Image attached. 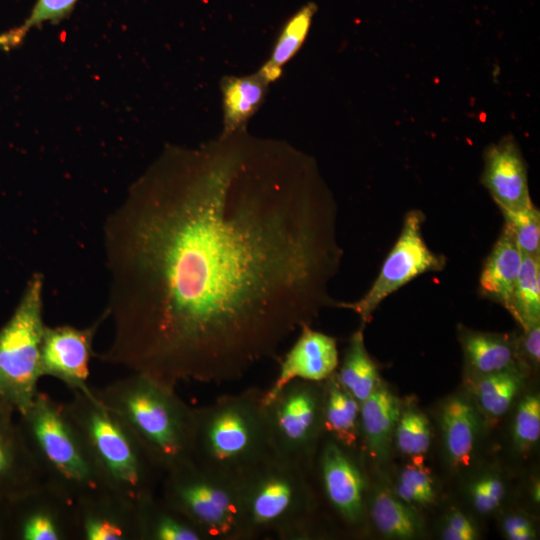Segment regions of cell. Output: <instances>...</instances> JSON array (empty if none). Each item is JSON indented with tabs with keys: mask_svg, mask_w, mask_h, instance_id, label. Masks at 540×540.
Listing matches in <instances>:
<instances>
[{
	"mask_svg": "<svg viewBox=\"0 0 540 540\" xmlns=\"http://www.w3.org/2000/svg\"><path fill=\"white\" fill-rule=\"evenodd\" d=\"M104 363L175 388L237 380L319 312L343 250L337 206L294 151L223 142L166 157L104 226Z\"/></svg>",
	"mask_w": 540,
	"mask_h": 540,
	"instance_id": "1",
	"label": "cell"
},
{
	"mask_svg": "<svg viewBox=\"0 0 540 540\" xmlns=\"http://www.w3.org/2000/svg\"><path fill=\"white\" fill-rule=\"evenodd\" d=\"M91 391L122 420L162 474L191 460L193 407L175 388L131 372Z\"/></svg>",
	"mask_w": 540,
	"mask_h": 540,
	"instance_id": "2",
	"label": "cell"
},
{
	"mask_svg": "<svg viewBox=\"0 0 540 540\" xmlns=\"http://www.w3.org/2000/svg\"><path fill=\"white\" fill-rule=\"evenodd\" d=\"M272 453L264 390L251 387L193 407L191 459L201 468L240 480Z\"/></svg>",
	"mask_w": 540,
	"mask_h": 540,
	"instance_id": "3",
	"label": "cell"
},
{
	"mask_svg": "<svg viewBox=\"0 0 540 540\" xmlns=\"http://www.w3.org/2000/svg\"><path fill=\"white\" fill-rule=\"evenodd\" d=\"M239 481L244 540L317 536L319 497L310 469L272 453Z\"/></svg>",
	"mask_w": 540,
	"mask_h": 540,
	"instance_id": "4",
	"label": "cell"
},
{
	"mask_svg": "<svg viewBox=\"0 0 540 540\" xmlns=\"http://www.w3.org/2000/svg\"><path fill=\"white\" fill-rule=\"evenodd\" d=\"M65 409L81 434L106 491L138 506L163 477L122 420L89 391H71Z\"/></svg>",
	"mask_w": 540,
	"mask_h": 540,
	"instance_id": "5",
	"label": "cell"
},
{
	"mask_svg": "<svg viewBox=\"0 0 540 540\" xmlns=\"http://www.w3.org/2000/svg\"><path fill=\"white\" fill-rule=\"evenodd\" d=\"M19 415V425L42 484L73 504L106 491L64 404L38 391Z\"/></svg>",
	"mask_w": 540,
	"mask_h": 540,
	"instance_id": "6",
	"label": "cell"
},
{
	"mask_svg": "<svg viewBox=\"0 0 540 540\" xmlns=\"http://www.w3.org/2000/svg\"><path fill=\"white\" fill-rule=\"evenodd\" d=\"M158 492L206 540H244L239 480L213 474L191 459L165 472Z\"/></svg>",
	"mask_w": 540,
	"mask_h": 540,
	"instance_id": "7",
	"label": "cell"
},
{
	"mask_svg": "<svg viewBox=\"0 0 540 540\" xmlns=\"http://www.w3.org/2000/svg\"><path fill=\"white\" fill-rule=\"evenodd\" d=\"M43 277L29 279L7 323L0 328V402L23 413L38 393L41 374Z\"/></svg>",
	"mask_w": 540,
	"mask_h": 540,
	"instance_id": "8",
	"label": "cell"
},
{
	"mask_svg": "<svg viewBox=\"0 0 540 540\" xmlns=\"http://www.w3.org/2000/svg\"><path fill=\"white\" fill-rule=\"evenodd\" d=\"M324 381L294 379L264 399V411L274 454L311 469L324 435Z\"/></svg>",
	"mask_w": 540,
	"mask_h": 540,
	"instance_id": "9",
	"label": "cell"
},
{
	"mask_svg": "<svg viewBox=\"0 0 540 540\" xmlns=\"http://www.w3.org/2000/svg\"><path fill=\"white\" fill-rule=\"evenodd\" d=\"M425 214L419 209L406 213L401 232L385 258L380 272L368 291L355 302H337L359 315L363 324L389 295L427 272L441 271L447 262L442 254L430 250L422 235Z\"/></svg>",
	"mask_w": 540,
	"mask_h": 540,
	"instance_id": "10",
	"label": "cell"
},
{
	"mask_svg": "<svg viewBox=\"0 0 540 540\" xmlns=\"http://www.w3.org/2000/svg\"><path fill=\"white\" fill-rule=\"evenodd\" d=\"M354 450L324 434L310 472L318 497L347 528L359 530L367 515V479Z\"/></svg>",
	"mask_w": 540,
	"mask_h": 540,
	"instance_id": "11",
	"label": "cell"
},
{
	"mask_svg": "<svg viewBox=\"0 0 540 540\" xmlns=\"http://www.w3.org/2000/svg\"><path fill=\"white\" fill-rule=\"evenodd\" d=\"M106 314L86 328L71 325L45 326L41 344V374L53 377L71 391H89V362L93 340Z\"/></svg>",
	"mask_w": 540,
	"mask_h": 540,
	"instance_id": "12",
	"label": "cell"
},
{
	"mask_svg": "<svg viewBox=\"0 0 540 540\" xmlns=\"http://www.w3.org/2000/svg\"><path fill=\"white\" fill-rule=\"evenodd\" d=\"M21 540H77L73 503L41 484L9 503Z\"/></svg>",
	"mask_w": 540,
	"mask_h": 540,
	"instance_id": "13",
	"label": "cell"
},
{
	"mask_svg": "<svg viewBox=\"0 0 540 540\" xmlns=\"http://www.w3.org/2000/svg\"><path fill=\"white\" fill-rule=\"evenodd\" d=\"M481 183L501 211H518L534 205L527 165L513 136H506L485 149Z\"/></svg>",
	"mask_w": 540,
	"mask_h": 540,
	"instance_id": "14",
	"label": "cell"
},
{
	"mask_svg": "<svg viewBox=\"0 0 540 540\" xmlns=\"http://www.w3.org/2000/svg\"><path fill=\"white\" fill-rule=\"evenodd\" d=\"M77 540H139L137 506L104 491L73 504Z\"/></svg>",
	"mask_w": 540,
	"mask_h": 540,
	"instance_id": "15",
	"label": "cell"
},
{
	"mask_svg": "<svg viewBox=\"0 0 540 540\" xmlns=\"http://www.w3.org/2000/svg\"><path fill=\"white\" fill-rule=\"evenodd\" d=\"M337 367L336 339L313 330L310 326H304L300 329L299 337L282 359L273 383L264 390V399L271 397L294 379L323 382L336 372Z\"/></svg>",
	"mask_w": 540,
	"mask_h": 540,
	"instance_id": "16",
	"label": "cell"
},
{
	"mask_svg": "<svg viewBox=\"0 0 540 540\" xmlns=\"http://www.w3.org/2000/svg\"><path fill=\"white\" fill-rule=\"evenodd\" d=\"M15 411L0 402V501L11 502L42 484Z\"/></svg>",
	"mask_w": 540,
	"mask_h": 540,
	"instance_id": "17",
	"label": "cell"
},
{
	"mask_svg": "<svg viewBox=\"0 0 540 540\" xmlns=\"http://www.w3.org/2000/svg\"><path fill=\"white\" fill-rule=\"evenodd\" d=\"M468 380L488 374L523 368L519 339L513 334L492 333L458 326Z\"/></svg>",
	"mask_w": 540,
	"mask_h": 540,
	"instance_id": "18",
	"label": "cell"
},
{
	"mask_svg": "<svg viewBox=\"0 0 540 540\" xmlns=\"http://www.w3.org/2000/svg\"><path fill=\"white\" fill-rule=\"evenodd\" d=\"M480 413L474 402L463 394L448 397L440 410L445 453L455 469H465L474 457L480 428Z\"/></svg>",
	"mask_w": 540,
	"mask_h": 540,
	"instance_id": "19",
	"label": "cell"
},
{
	"mask_svg": "<svg viewBox=\"0 0 540 540\" xmlns=\"http://www.w3.org/2000/svg\"><path fill=\"white\" fill-rule=\"evenodd\" d=\"M401 409L398 397L382 381L360 403V441L374 461L388 457Z\"/></svg>",
	"mask_w": 540,
	"mask_h": 540,
	"instance_id": "20",
	"label": "cell"
},
{
	"mask_svg": "<svg viewBox=\"0 0 540 540\" xmlns=\"http://www.w3.org/2000/svg\"><path fill=\"white\" fill-rule=\"evenodd\" d=\"M523 255L506 225L484 261L479 277V293L507 311L522 264Z\"/></svg>",
	"mask_w": 540,
	"mask_h": 540,
	"instance_id": "21",
	"label": "cell"
},
{
	"mask_svg": "<svg viewBox=\"0 0 540 540\" xmlns=\"http://www.w3.org/2000/svg\"><path fill=\"white\" fill-rule=\"evenodd\" d=\"M139 540H206L159 492L137 506Z\"/></svg>",
	"mask_w": 540,
	"mask_h": 540,
	"instance_id": "22",
	"label": "cell"
},
{
	"mask_svg": "<svg viewBox=\"0 0 540 540\" xmlns=\"http://www.w3.org/2000/svg\"><path fill=\"white\" fill-rule=\"evenodd\" d=\"M360 403L340 384L335 373L324 381L323 431L341 445L356 449L360 441Z\"/></svg>",
	"mask_w": 540,
	"mask_h": 540,
	"instance_id": "23",
	"label": "cell"
},
{
	"mask_svg": "<svg viewBox=\"0 0 540 540\" xmlns=\"http://www.w3.org/2000/svg\"><path fill=\"white\" fill-rule=\"evenodd\" d=\"M524 370L508 369L468 380L474 404L487 421L495 423L508 412L522 388Z\"/></svg>",
	"mask_w": 540,
	"mask_h": 540,
	"instance_id": "24",
	"label": "cell"
},
{
	"mask_svg": "<svg viewBox=\"0 0 540 540\" xmlns=\"http://www.w3.org/2000/svg\"><path fill=\"white\" fill-rule=\"evenodd\" d=\"M364 325L351 335L341 366L335 375L340 384L359 402H363L381 379L376 362L364 343Z\"/></svg>",
	"mask_w": 540,
	"mask_h": 540,
	"instance_id": "25",
	"label": "cell"
},
{
	"mask_svg": "<svg viewBox=\"0 0 540 540\" xmlns=\"http://www.w3.org/2000/svg\"><path fill=\"white\" fill-rule=\"evenodd\" d=\"M368 512L375 528L389 538H415L423 528L414 507L386 489L374 491Z\"/></svg>",
	"mask_w": 540,
	"mask_h": 540,
	"instance_id": "26",
	"label": "cell"
},
{
	"mask_svg": "<svg viewBox=\"0 0 540 540\" xmlns=\"http://www.w3.org/2000/svg\"><path fill=\"white\" fill-rule=\"evenodd\" d=\"M267 83L258 75L226 78L222 84L227 133L242 125L261 105Z\"/></svg>",
	"mask_w": 540,
	"mask_h": 540,
	"instance_id": "27",
	"label": "cell"
},
{
	"mask_svg": "<svg viewBox=\"0 0 540 540\" xmlns=\"http://www.w3.org/2000/svg\"><path fill=\"white\" fill-rule=\"evenodd\" d=\"M317 10L314 3L301 7L284 25L272 50L271 57L258 75L268 84L280 77L283 66L302 46Z\"/></svg>",
	"mask_w": 540,
	"mask_h": 540,
	"instance_id": "28",
	"label": "cell"
},
{
	"mask_svg": "<svg viewBox=\"0 0 540 540\" xmlns=\"http://www.w3.org/2000/svg\"><path fill=\"white\" fill-rule=\"evenodd\" d=\"M508 312L522 329L540 322V257L523 256Z\"/></svg>",
	"mask_w": 540,
	"mask_h": 540,
	"instance_id": "29",
	"label": "cell"
},
{
	"mask_svg": "<svg viewBox=\"0 0 540 540\" xmlns=\"http://www.w3.org/2000/svg\"><path fill=\"white\" fill-rule=\"evenodd\" d=\"M394 439L398 450L412 459L423 458L431 444L429 421L413 405L402 407Z\"/></svg>",
	"mask_w": 540,
	"mask_h": 540,
	"instance_id": "30",
	"label": "cell"
},
{
	"mask_svg": "<svg viewBox=\"0 0 540 540\" xmlns=\"http://www.w3.org/2000/svg\"><path fill=\"white\" fill-rule=\"evenodd\" d=\"M395 495L405 503L426 506L434 503L436 491L431 472L424 466L423 458L412 459L398 478Z\"/></svg>",
	"mask_w": 540,
	"mask_h": 540,
	"instance_id": "31",
	"label": "cell"
},
{
	"mask_svg": "<svg viewBox=\"0 0 540 540\" xmlns=\"http://www.w3.org/2000/svg\"><path fill=\"white\" fill-rule=\"evenodd\" d=\"M523 256L540 257V213L533 205L518 211H501Z\"/></svg>",
	"mask_w": 540,
	"mask_h": 540,
	"instance_id": "32",
	"label": "cell"
},
{
	"mask_svg": "<svg viewBox=\"0 0 540 540\" xmlns=\"http://www.w3.org/2000/svg\"><path fill=\"white\" fill-rule=\"evenodd\" d=\"M78 0H37L23 25L0 35V48L9 50L18 45L28 30L45 22H56L66 17Z\"/></svg>",
	"mask_w": 540,
	"mask_h": 540,
	"instance_id": "33",
	"label": "cell"
},
{
	"mask_svg": "<svg viewBox=\"0 0 540 540\" xmlns=\"http://www.w3.org/2000/svg\"><path fill=\"white\" fill-rule=\"evenodd\" d=\"M513 443L521 453L529 452L540 438L539 394L525 395L517 406L513 422Z\"/></svg>",
	"mask_w": 540,
	"mask_h": 540,
	"instance_id": "34",
	"label": "cell"
},
{
	"mask_svg": "<svg viewBox=\"0 0 540 540\" xmlns=\"http://www.w3.org/2000/svg\"><path fill=\"white\" fill-rule=\"evenodd\" d=\"M469 493L474 508L481 514H489L500 507L506 487L498 474L486 473L472 483Z\"/></svg>",
	"mask_w": 540,
	"mask_h": 540,
	"instance_id": "35",
	"label": "cell"
},
{
	"mask_svg": "<svg viewBox=\"0 0 540 540\" xmlns=\"http://www.w3.org/2000/svg\"><path fill=\"white\" fill-rule=\"evenodd\" d=\"M479 536L472 519L459 509L451 510L444 518L441 538L445 540H474Z\"/></svg>",
	"mask_w": 540,
	"mask_h": 540,
	"instance_id": "36",
	"label": "cell"
},
{
	"mask_svg": "<svg viewBox=\"0 0 540 540\" xmlns=\"http://www.w3.org/2000/svg\"><path fill=\"white\" fill-rule=\"evenodd\" d=\"M519 354L525 364L527 361L534 366L540 362V322L534 323L523 329V335L519 339Z\"/></svg>",
	"mask_w": 540,
	"mask_h": 540,
	"instance_id": "37",
	"label": "cell"
},
{
	"mask_svg": "<svg viewBox=\"0 0 540 540\" xmlns=\"http://www.w3.org/2000/svg\"><path fill=\"white\" fill-rule=\"evenodd\" d=\"M504 536L510 540H532L536 532L531 521L522 514H510L502 521Z\"/></svg>",
	"mask_w": 540,
	"mask_h": 540,
	"instance_id": "38",
	"label": "cell"
}]
</instances>
